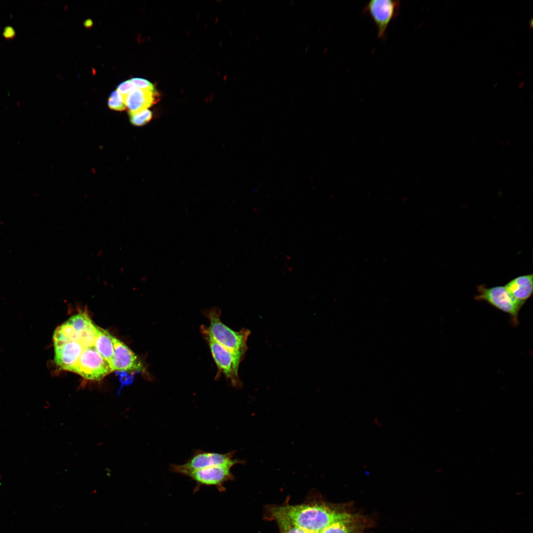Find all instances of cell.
Returning a JSON list of instances; mask_svg holds the SVG:
<instances>
[{"label":"cell","instance_id":"21","mask_svg":"<svg viewBox=\"0 0 533 533\" xmlns=\"http://www.w3.org/2000/svg\"><path fill=\"white\" fill-rule=\"evenodd\" d=\"M134 86L132 84L130 79L125 80L120 84H119L117 87V91L123 96V97L128 95L130 91L134 88Z\"/></svg>","mask_w":533,"mask_h":533},{"label":"cell","instance_id":"9","mask_svg":"<svg viewBox=\"0 0 533 533\" xmlns=\"http://www.w3.org/2000/svg\"><path fill=\"white\" fill-rule=\"evenodd\" d=\"M114 356L112 362L113 371L146 372L142 361L123 342L112 336Z\"/></svg>","mask_w":533,"mask_h":533},{"label":"cell","instance_id":"23","mask_svg":"<svg viewBox=\"0 0 533 533\" xmlns=\"http://www.w3.org/2000/svg\"><path fill=\"white\" fill-rule=\"evenodd\" d=\"M529 28L530 29L533 28V19H531L529 22Z\"/></svg>","mask_w":533,"mask_h":533},{"label":"cell","instance_id":"5","mask_svg":"<svg viewBox=\"0 0 533 533\" xmlns=\"http://www.w3.org/2000/svg\"><path fill=\"white\" fill-rule=\"evenodd\" d=\"M235 452L232 451L221 454L196 450L185 463L171 465L170 470L184 475L190 471L213 466L226 464L234 466L237 464L244 463L245 462L243 460L233 458Z\"/></svg>","mask_w":533,"mask_h":533},{"label":"cell","instance_id":"19","mask_svg":"<svg viewBox=\"0 0 533 533\" xmlns=\"http://www.w3.org/2000/svg\"><path fill=\"white\" fill-rule=\"evenodd\" d=\"M63 336L70 341H78L79 333L76 332L71 324L66 321L58 327Z\"/></svg>","mask_w":533,"mask_h":533},{"label":"cell","instance_id":"1","mask_svg":"<svg viewBox=\"0 0 533 533\" xmlns=\"http://www.w3.org/2000/svg\"><path fill=\"white\" fill-rule=\"evenodd\" d=\"M352 513L340 507L325 504L284 505L272 506V518L287 519L307 533H319L333 523L351 517Z\"/></svg>","mask_w":533,"mask_h":533},{"label":"cell","instance_id":"24","mask_svg":"<svg viewBox=\"0 0 533 533\" xmlns=\"http://www.w3.org/2000/svg\"><path fill=\"white\" fill-rule=\"evenodd\" d=\"M524 85H525V81H522V82H520V84H519V85H518V88H519V89H521V88H522V87H523V86H524Z\"/></svg>","mask_w":533,"mask_h":533},{"label":"cell","instance_id":"8","mask_svg":"<svg viewBox=\"0 0 533 533\" xmlns=\"http://www.w3.org/2000/svg\"><path fill=\"white\" fill-rule=\"evenodd\" d=\"M233 466L231 464L213 466L188 472L184 475L190 478L196 483V486H215L222 491L225 483L232 480L233 475L230 471Z\"/></svg>","mask_w":533,"mask_h":533},{"label":"cell","instance_id":"20","mask_svg":"<svg viewBox=\"0 0 533 533\" xmlns=\"http://www.w3.org/2000/svg\"><path fill=\"white\" fill-rule=\"evenodd\" d=\"M135 88L147 90H155L154 85L149 80L135 77L130 79Z\"/></svg>","mask_w":533,"mask_h":533},{"label":"cell","instance_id":"11","mask_svg":"<svg viewBox=\"0 0 533 533\" xmlns=\"http://www.w3.org/2000/svg\"><path fill=\"white\" fill-rule=\"evenodd\" d=\"M123 100L129 112H137L148 109L158 100L156 91L147 90L134 88Z\"/></svg>","mask_w":533,"mask_h":533},{"label":"cell","instance_id":"10","mask_svg":"<svg viewBox=\"0 0 533 533\" xmlns=\"http://www.w3.org/2000/svg\"><path fill=\"white\" fill-rule=\"evenodd\" d=\"M84 346L78 341L68 340L63 345L54 347V362L60 369L74 371Z\"/></svg>","mask_w":533,"mask_h":533},{"label":"cell","instance_id":"7","mask_svg":"<svg viewBox=\"0 0 533 533\" xmlns=\"http://www.w3.org/2000/svg\"><path fill=\"white\" fill-rule=\"evenodd\" d=\"M399 0H372L363 9L374 22L377 30V37L383 39L391 21L398 16L401 5Z\"/></svg>","mask_w":533,"mask_h":533},{"label":"cell","instance_id":"26","mask_svg":"<svg viewBox=\"0 0 533 533\" xmlns=\"http://www.w3.org/2000/svg\"><path fill=\"white\" fill-rule=\"evenodd\" d=\"M522 71H519V72H518V74H517V75H516V76H517V77H518V76H520V75H522Z\"/></svg>","mask_w":533,"mask_h":533},{"label":"cell","instance_id":"15","mask_svg":"<svg viewBox=\"0 0 533 533\" xmlns=\"http://www.w3.org/2000/svg\"><path fill=\"white\" fill-rule=\"evenodd\" d=\"M67 321L77 333L82 332L92 322L86 312H79L76 314L71 317Z\"/></svg>","mask_w":533,"mask_h":533},{"label":"cell","instance_id":"16","mask_svg":"<svg viewBox=\"0 0 533 533\" xmlns=\"http://www.w3.org/2000/svg\"><path fill=\"white\" fill-rule=\"evenodd\" d=\"M131 123L137 126L146 124L152 117V112L146 109L137 112H129Z\"/></svg>","mask_w":533,"mask_h":533},{"label":"cell","instance_id":"2","mask_svg":"<svg viewBox=\"0 0 533 533\" xmlns=\"http://www.w3.org/2000/svg\"><path fill=\"white\" fill-rule=\"evenodd\" d=\"M202 313L209 321V326L204 328L216 342L228 349L245 355L247 349V341L251 332L242 329L236 332L224 324L221 320V311L217 306L205 309Z\"/></svg>","mask_w":533,"mask_h":533},{"label":"cell","instance_id":"17","mask_svg":"<svg viewBox=\"0 0 533 533\" xmlns=\"http://www.w3.org/2000/svg\"><path fill=\"white\" fill-rule=\"evenodd\" d=\"M274 519L277 523L281 533H308L287 519L282 517H276Z\"/></svg>","mask_w":533,"mask_h":533},{"label":"cell","instance_id":"12","mask_svg":"<svg viewBox=\"0 0 533 533\" xmlns=\"http://www.w3.org/2000/svg\"><path fill=\"white\" fill-rule=\"evenodd\" d=\"M504 286L514 299L524 305L533 293V275L530 273L518 276Z\"/></svg>","mask_w":533,"mask_h":533},{"label":"cell","instance_id":"13","mask_svg":"<svg viewBox=\"0 0 533 533\" xmlns=\"http://www.w3.org/2000/svg\"><path fill=\"white\" fill-rule=\"evenodd\" d=\"M366 519L357 514L330 525L319 533H364L368 527Z\"/></svg>","mask_w":533,"mask_h":533},{"label":"cell","instance_id":"27","mask_svg":"<svg viewBox=\"0 0 533 533\" xmlns=\"http://www.w3.org/2000/svg\"></svg>","mask_w":533,"mask_h":533},{"label":"cell","instance_id":"3","mask_svg":"<svg viewBox=\"0 0 533 533\" xmlns=\"http://www.w3.org/2000/svg\"><path fill=\"white\" fill-rule=\"evenodd\" d=\"M201 331L209 344L218 373H223L234 387H241L238 368L244 355L231 351L216 342L206 332L204 326H201Z\"/></svg>","mask_w":533,"mask_h":533},{"label":"cell","instance_id":"6","mask_svg":"<svg viewBox=\"0 0 533 533\" xmlns=\"http://www.w3.org/2000/svg\"><path fill=\"white\" fill-rule=\"evenodd\" d=\"M113 371L110 365L93 345L84 346L73 372L84 379L99 381Z\"/></svg>","mask_w":533,"mask_h":533},{"label":"cell","instance_id":"22","mask_svg":"<svg viewBox=\"0 0 533 533\" xmlns=\"http://www.w3.org/2000/svg\"><path fill=\"white\" fill-rule=\"evenodd\" d=\"M121 374L119 375V379L121 382L123 384L126 385L130 382V377L126 374V372L120 371Z\"/></svg>","mask_w":533,"mask_h":533},{"label":"cell","instance_id":"25","mask_svg":"<svg viewBox=\"0 0 533 533\" xmlns=\"http://www.w3.org/2000/svg\"><path fill=\"white\" fill-rule=\"evenodd\" d=\"M91 21L90 20L89 22H88V20H87L86 21V23H85V24H87L86 26L88 27V26H90L91 24Z\"/></svg>","mask_w":533,"mask_h":533},{"label":"cell","instance_id":"14","mask_svg":"<svg viewBox=\"0 0 533 533\" xmlns=\"http://www.w3.org/2000/svg\"><path fill=\"white\" fill-rule=\"evenodd\" d=\"M112 337V336L108 331L97 326V335L94 343V346L111 367L114 356V346Z\"/></svg>","mask_w":533,"mask_h":533},{"label":"cell","instance_id":"18","mask_svg":"<svg viewBox=\"0 0 533 533\" xmlns=\"http://www.w3.org/2000/svg\"><path fill=\"white\" fill-rule=\"evenodd\" d=\"M109 107L113 110L122 111L126 109L123 96L117 90L113 91L108 101Z\"/></svg>","mask_w":533,"mask_h":533},{"label":"cell","instance_id":"4","mask_svg":"<svg viewBox=\"0 0 533 533\" xmlns=\"http://www.w3.org/2000/svg\"><path fill=\"white\" fill-rule=\"evenodd\" d=\"M478 294L474 299L484 301L495 308L509 314L514 324L518 323L519 313L524 305L514 299L504 286L487 287L485 285L478 286Z\"/></svg>","mask_w":533,"mask_h":533}]
</instances>
